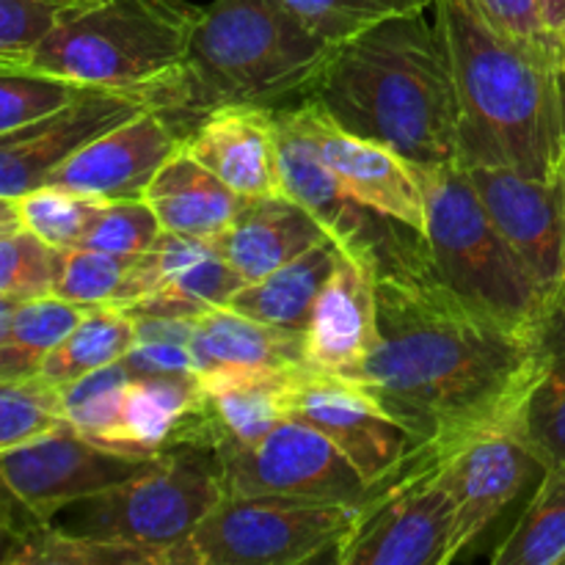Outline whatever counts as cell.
Instances as JSON below:
<instances>
[{"label":"cell","instance_id":"4316f807","mask_svg":"<svg viewBox=\"0 0 565 565\" xmlns=\"http://www.w3.org/2000/svg\"><path fill=\"white\" fill-rule=\"evenodd\" d=\"M0 381H14L36 375L92 307L53 292L31 301H0Z\"/></svg>","mask_w":565,"mask_h":565},{"label":"cell","instance_id":"30bf717a","mask_svg":"<svg viewBox=\"0 0 565 565\" xmlns=\"http://www.w3.org/2000/svg\"><path fill=\"white\" fill-rule=\"evenodd\" d=\"M226 494H276L298 500L364 505L370 486L340 447L298 417L248 445H221L215 450Z\"/></svg>","mask_w":565,"mask_h":565},{"label":"cell","instance_id":"7a4b0ae2","mask_svg":"<svg viewBox=\"0 0 565 565\" xmlns=\"http://www.w3.org/2000/svg\"><path fill=\"white\" fill-rule=\"evenodd\" d=\"M458 94V163L530 180L565 174L563 44L539 47L497 31L467 0H434Z\"/></svg>","mask_w":565,"mask_h":565},{"label":"cell","instance_id":"9c48e42d","mask_svg":"<svg viewBox=\"0 0 565 565\" xmlns=\"http://www.w3.org/2000/svg\"><path fill=\"white\" fill-rule=\"evenodd\" d=\"M456 508L445 458H408L370 491L351 533L334 552L340 565H447Z\"/></svg>","mask_w":565,"mask_h":565},{"label":"cell","instance_id":"f1b7e54d","mask_svg":"<svg viewBox=\"0 0 565 565\" xmlns=\"http://www.w3.org/2000/svg\"><path fill=\"white\" fill-rule=\"evenodd\" d=\"M138 263H141V254L125 257V254L97 252L86 246L64 248L55 296L81 303V307L130 309L143 298Z\"/></svg>","mask_w":565,"mask_h":565},{"label":"cell","instance_id":"5bb4252c","mask_svg":"<svg viewBox=\"0 0 565 565\" xmlns=\"http://www.w3.org/2000/svg\"><path fill=\"white\" fill-rule=\"evenodd\" d=\"M467 171L497 230L550 298L565 281V174L544 182L489 166Z\"/></svg>","mask_w":565,"mask_h":565},{"label":"cell","instance_id":"cb8c5ba5","mask_svg":"<svg viewBox=\"0 0 565 565\" xmlns=\"http://www.w3.org/2000/svg\"><path fill=\"white\" fill-rule=\"evenodd\" d=\"M143 199L154 210L163 232L207 241L230 230L243 204L241 193L232 191L182 147L154 174Z\"/></svg>","mask_w":565,"mask_h":565},{"label":"cell","instance_id":"7bdbcfd3","mask_svg":"<svg viewBox=\"0 0 565 565\" xmlns=\"http://www.w3.org/2000/svg\"><path fill=\"white\" fill-rule=\"evenodd\" d=\"M563 77H565V39H563Z\"/></svg>","mask_w":565,"mask_h":565},{"label":"cell","instance_id":"f35d334b","mask_svg":"<svg viewBox=\"0 0 565 565\" xmlns=\"http://www.w3.org/2000/svg\"><path fill=\"white\" fill-rule=\"evenodd\" d=\"M193 320L136 318L138 340L125 356L127 370L132 375H196L191 351Z\"/></svg>","mask_w":565,"mask_h":565},{"label":"cell","instance_id":"ab89813d","mask_svg":"<svg viewBox=\"0 0 565 565\" xmlns=\"http://www.w3.org/2000/svg\"><path fill=\"white\" fill-rule=\"evenodd\" d=\"M97 0H0V66L31 53L47 33Z\"/></svg>","mask_w":565,"mask_h":565},{"label":"cell","instance_id":"d6986e66","mask_svg":"<svg viewBox=\"0 0 565 565\" xmlns=\"http://www.w3.org/2000/svg\"><path fill=\"white\" fill-rule=\"evenodd\" d=\"M535 463L527 447L508 430L475 436L445 458V478L456 508L450 563L516 500Z\"/></svg>","mask_w":565,"mask_h":565},{"label":"cell","instance_id":"b9f144b4","mask_svg":"<svg viewBox=\"0 0 565 565\" xmlns=\"http://www.w3.org/2000/svg\"><path fill=\"white\" fill-rule=\"evenodd\" d=\"M541 3H544L546 28L557 39H565V0H541Z\"/></svg>","mask_w":565,"mask_h":565},{"label":"cell","instance_id":"60d3db41","mask_svg":"<svg viewBox=\"0 0 565 565\" xmlns=\"http://www.w3.org/2000/svg\"><path fill=\"white\" fill-rule=\"evenodd\" d=\"M467 3L497 31L516 42L539 44V47H561L563 44V39H557L546 28L541 0H467Z\"/></svg>","mask_w":565,"mask_h":565},{"label":"cell","instance_id":"836d02e7","mask_svg":"<svg viewBox=\"0 0 565 565\" xmlns=\"http://www.w3.org/2000/svg\"><path fill=\"white\" fill-rule=\"evenodd\" d=\"M6 204L14 210L22 226L42 237L47 246L64 252V248L81 246L88 221L94 218L99 207V199L44 182V185L33 188V191L22 193Z\"/></svg>","mask_w":565,"mask_h":565},{"label":"cell","instance_id":"2e32d148","mask_svg":"<svg viewBox=\"0 0 565 565\" xmlns=\"http://www.w3.org/2000/svg\"><path fill=\"white\" fill-rule=\"evenodd\" d=\"M309 108L315 136L326 163L334 169L342 185L353 199L386 218L401 221L403 226L425 237L428 230V199L417 163L403 158L392 147L356 136L337 125L318 103L303 99Z\"/></svg>","mask_w":565,"mask_h":565},{"label":"cell","instance_id":"e0dca14e","mask_svg":"<svg viewBox=\"0 0 565 565\" xmlns=\"http://www.w3.org/2000/svg\"><path fill=\"white\" fill-rule=\"evenodd\" d=\"M379 270L342 248L307 326V364L315 373L356 381L379 342Z\"/></svg>","mask_w":565,"mask_h":565},{"label":"cell","instance_id":"74e56055","mask_svg":"<svg viewBox=\"0 0 565 565\" xmlns=\"http://www.w3.org/2000/svg\"><path fill=\"white\" fill-rule=\"evenodd\" d=\"M160 235L163 226L147 199H116V202H99L81 246L136 257L147 254Z\"/></svg>","mask_w":565,"mask_h":565},{"label":"cell","instance_id":"603a6c76","mask_svg":"<svg viewBox=\"0 0 565 565\" xmlns=\"http://www.w3.org/2000/svg\"><path fill=\"white\" fill-rule=\"evenodd\" d=\"M539 337V375L505 430L527 447L541 469H546L565 463V281L546 301Z\"/></svg>","mask_w":565,"mask_h":565},{"label":"cell","instance_id":"83f0119b","mask_svg":"<svg viewBox=\"0 0 565 565\" xmlns=\"http://www.w3.org/2000/svg\"><path fill=\"white\" fill-rule=\"evenodd\" d=\"M138 340V326L127 309L92 307L72 334L44 359L39 373L55 386H66L108 364L125 362Z\"/></svg>","mask_w":565,"mask_h":565},{"label":"cell","instance_id":"4fadbf2b","mask_svg":"<svg viewBox=\"0 0 565 565\" xmlns=\"http://www.w3.org/2000/svg\"><path fill=\"white\" fill-rule=\"evenodd\" d=\"M290 414L329 436L370 491L401 472L417 450L412 434L359 381L340 375L301 370L292 381Z\"/></svg>","mask_w":565,"mask_h":565},{"label":"cell","instance_id":"ac0fdd59","mask_svg":"<svg viewBox=\"0 0 565 565\" xmlns=\"http://www.w3.org/2000/svg\"><path fill=\"white\" fill-rule=\"evenodd\" d=\"M147 296L127 312L136 318H199L213 307H226L246 281L226 263L218 243L163 232L141 254Z\"/></svg>","mask_w":565,"mask_h":565},{"label":"cell","instance_id":"ffe728a7","mask_svg":"<svg viewBox=\"0 0 565 565\" xmlns=\"http://www.w3.org/2000/svg\"><path fill=\"white\" fill-rule=\"evenodd\" d=\"M182 149L243 199L281 193L276 108L226 105L210 110L188 132Z\"/></svg>","mask_w":565,"mask_h":565},{"label":"cell","instance_id":"f546056e","mask_svg":"<svg viewBox=\"0 0 565 565\" xmlns=\"http://www.w3.org/2000/svg\"><path fill=\"white\" fill-rule=\"evenodd\" d=\"M491 563L565 565V463L544 469L539 491Z\"/></svg>","mask_w":565,"mask_h":565},{"label":"cell","instance_id":"e575fe53","mask_svg":"<svg viewBox=\"0 0 565 565\" xmlns=\"http://www.w3.org/2000/svg\"><path fill=\"white\" fill-rule=\"evenodd\" d=\"M66 425L61 386L42 373L0 381V450L25 445Z\"/></svg>","mask_w":565,"mask_h":565},{"label":"cell","instance_id":"8992f818","mask_svg":"<svg viewBox=\"0 0 565 565\" xmlns=\"http://www.w3.org/2000/svg\"><path fill=\"white\" fill-rule=\"evenodd\" d=\"M428 199L430 265L463 301L513 326L535 329L550 298L505 241L461 163L419 166Z\"/></svg>","mask_w":565,"mask_h":565},{"label":"cell","instance_id":"7c38bea8","mask_svg":"<svg viewBox=\"0 0 565 565\" xmlns=\"http://www.w3.org/2000/svg\"><path fill=\"white\" fill-rule=\"evenodd\" d=\"M163 456L138 458L116 452L66 423L39 439L0 450V478L20 508L36 519H47L58 508L86 502L147 472Z\"/></svg>","mask_w":565,"mask_h":565},{"label":"cell","instance_id":"277c9868","mask_svg":"<svg viewBox=\"0 0 565 565\" xmlns=\"http://www.w3.org/2000/svg\"><path fill=\"white\" fill-rule=\"evenodd\" d=\"M334 50L281 0H213L177 75L180 127L188 136L215 108L309 94Z\"/></svg>","mask_w":565,"mask_h":565},{"label":"cell","instance_id":"5b68a950","mask_svg":"<svg viewBox=\"0 0 565 565\" xmlns=\"http://www.w3.org/2000/svg\"><path fill=\"white\" fill-rule=\"evenodd\" d=\"M202 14L188 0H97L0 72L28 70L88 88L152 92L182 72Z\"/></svg>","mask_w":565,"mask_h":565},{"label":"cell","instance_id":"8fae6325","mask_svg":"<svg viewBox=\"0 0 565 565\" xmlns=\"http://www.w3.org/2000/svg\"><path fill=\"white\" fill-rule=\"evenodd\" d=\"M174 105L177 77L152 92L88 88L83 97H77L58 114L20 127V130L0 132V199L11 202L44 185V180L64 160L81 152L103 132L141 116L143 110L158 108L169 116Z\"/></svg>","mask_w":565,"mask_h":565},{"label":"cell","instance_id":"d6a6232c","mask_svg":"<svg viewBox=\"0 0 565 565\" xmlns=\"http://www.w3.org/2000/svg\"><path fill=\"white\" fill-rule=\"evenodd\" d=\"M130 379L132 373L127 370V364L119 362L61 386L66 423L97 445L116 450L121 412H125V392Z\"/></svg>","mask_w":565,"mask_h":565},{"label":"cell","instance_id":"52a82bcc","mask_svg":"<svg viewBox=\"0 0 565 565\" xmlns=\"http://www.w3.org/2000/svg\"><path fill=\"white\" fill-rule=\"evenodd\" d=\"M177 447L158 463L86 500L75 533L130 546L154 565H188V541L226 497L218 458Z\"/></svg>","mask_w":565,"mask_h":565},{"label":"cell","instance_id":"8d00e7d4","mask_svg":"<svg viewBox=\"0 0 565 565\" xmlns=\"http://www.w3.org/2000/svg\"><path fill=\"white\" fill-rule=\"evenodd\" d=\"M326 42L342 44L386 17L434 6V0H281Z\"/></svg>","mask_w":565,"mask_h":565},{"label":"cell","instance_id":"6da1fadb","mask_svg":"<svg viewBox=\"0 0 565 565\" xmlns=\"http://www.w3.org/2000/svg\"><path fill=\"white\" fill-rule=\"evenodd\" d=\"M379 342L359 384L412 434L414 456L447 458L505 430L541 367L539 326L463 301L434 265L379 274Z\"/></svg>","mask_w":565,"mask_h":565},{"label":"cell","instance_id":"4dcf8cb0","mask_svg":"<svg viewBox=\"0 0 565 565\" xmlns=\"http://www.w3.org/2000/svg\"><path fill=\"white\" fill-rule=\"evenodd\" d=\"M61 252L20 224L3 202L0 213V301H31L53 296Z\"/></svg>","mask_w":565,"mask_h":565},{"label":"cell","instance_id":"3957f363","mask_svg":"<svg viewBox=\"0 0 565 565\" xmlns=\"http://www.w3.org/2000/svg\"><path fill=\"white\" fill-rule=\"evenodd\" d=\"M307 99L356 136L419 166L458 163L450 50L425 9L386 17L337 44Z\"/></svg>","mask_w":565,"mask_h":565},{"label":"cell","instance_id":"484cf974","mask_svg":"<svg viewBox=\"0 0 565 565\" xmlns=\"http://www.w3.org/2000/svg\"><path fill=\"white\" fill-rule=\"evenodd\" d=\"M298 373H243L218 379L196 375L207 392L210 414L218 428V447L230 441L248 445L263 439L281 419L292 417V381Z\"/></svg>","mask_w":565,"mask_h":565},{"label":"cell","instance_id":"1f68e13d","mask_svg":"<svg viewBox=\"0 0 565 565\" xmlns=\"http://www.w3.org/2000/svg\"><path fill=\"white\" fill-rule=\"evenodd\" d=\"M6 565H154L130 546L108 544L83 533H64L44 522L20 527L3 555Z\"/></svg>","mask_w":565,"mask_h":565},{"label":"cell","instance_id":"d4e9b609","mask_svg":"<svg viewBox=\"0 0 565 565\" xmlns=\"http://www.w3.org/2000/svg\"><path fill=\"white\" fill-rule=\"evenodd\" d=\"M340 254L342 246L334 237H329V241L303 252L292 263L281 265L274 274L243 285L226 307L265 320L270 326H279V329L307 334L315 303H318V296L326 281H329V276L334 274Z\"/></svg>","mask_w":565,"mask_h":565},{"label":"cell","instance_id":"ba28073f","mask_svg":"<svg viewBox=\"0 0 565 565\" xmlns=\"http://www.w3.org/2000/svg\"><path fill=\"white\" fill-rule=\"evenodd\" d=\"M362 505L226 494L188 541V565H298L340 550Z\"/></svg>","mask_w":565,"mask_h":565},{"label":"cell","instance_id":"9a60e30c","mask_svg":"<svg viewBox=\"0 0 565 565\" xmlns=\"http://www.w3.org/2000/svg\"><path fill=\"white\" fill-rule=\"evenodd\" d=\"M185 141V132L158 108L114 127L72 154L44 182L99 199H143L154 174Z\"/></svg>","mask_w":565,"mask_h":565},{"label":"cell","instance_id":"7402d4cb","mask_svg":"<svg viewBox=\"0 0 565 565\" xmlns=\"http://www.w3.org/2000/svg\"><path fill=\"white\" fill-rule=\"evenodd\" d=\"M329 237V230L318 215L309 213L296 199L279 193L243 199L241 213L224 235L215 237V243L226 263L248 285L292 263Z\"/></svg>","mask_w":565,"mask_h":565},{"label":"cell","instance_id":"d590c367","mask_svg":"<svg viewBox=\"0 0 565 565\" xmlns=\"http://www.w3.org/2000/svg\"><path fill=\"white\" fill-rule=\"evenodd\" d=\"M86 92L88 86L44 72H0V132L20 130L33 121L47 119Z\"/></svg>","mask_w":565,"mask_h":565},{"label":"cell","instance_id":"44dd1931","mask_svg":"<svg viewBox=\"0 0 565 565\" xmlns=\"http://www.w3.org/2000/svg\"><path fill=\"white\" fill-rule=\"evenodd\" d=\"M191 351L199 379L309 370L303 331L279 329L230 307H213L193 320Z\"/></svg>","mask_w":565,"mask_h":565}]
</instances>
